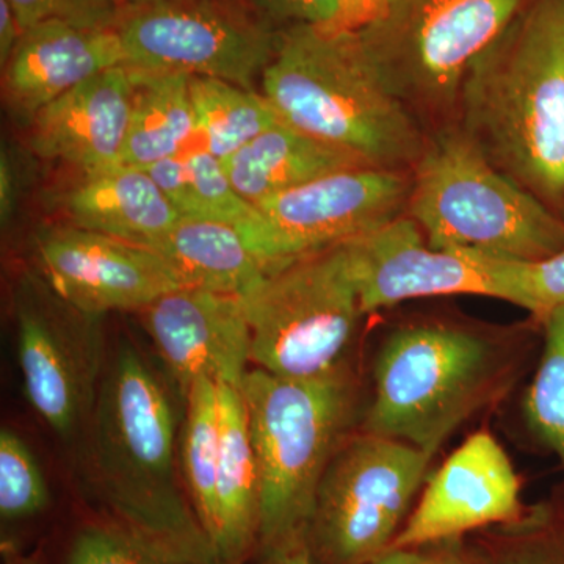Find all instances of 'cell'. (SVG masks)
Returning <instances> with one entry per match:
<instances>
[{
  "mask_svg": "<svg viewBox=\"0 0 564 564\" xmlns=\"http://www.w3.org/2000/svg\"><path fill=\"white\" fill-rule=\"evenodd\" d=\"M170 392L131 344L104 367L85 440V473L113 522L187 564H225L177 475L180 440Z\"/></svg>",
  "mask_w": 564,
  "mask_h": 564,
  "instance_id": "6da1fadb",
  "label": "cell"
},
{
  "mask_svg": "<svg viewBox=\"0 0 564 564\" xmlns=\"http://www.w3.org/2000/svg\"><path fill=\"white\" fill-rule=\"evenodd\" d=\"M456 124L497 170L562 214L564 0H532L474 58Z\"/></svg>",
  "mask_w": 564,
  "mask_h": 564,
  "instance_id": "7a4b0ae2",
  "label": "cell"
},
{
  "mask_svg": "<svg viewBox=\"0 0 564 564\" xmlns=\"http://www.w3.org/2000/svg\"><path fill=\"white\" fill-rule=\"evenodd\" d=\"M261 93L282 122L372 169L411 173L425 151L429 133L381 82L358 31L347 25H285Z\"/></svg>",
  "mask_w": 564,
  "mask_h": 564,
  "instance_id": "3957f363",
  "label": "cell"
},
{
  "mask_svg": "<svg viewBox=\"0 0 564 564\" xmlns=\"http://www.w3.org/2000/svg\"><path fill=\"white\" fill-rule=\"evenodd\" d=\"M240 391L261 485L259 551L306 544L318 485L347 440L355 406L350 377L288 380L254 367Z\"/></svg>",
  "mask_w": 564,
  "mask_h": 564,
  "instance_id": "277c9868",
  "label": "cell"
},
{
  "mask_svg": "<svg viewBox=\"0 0 564 564\" xmlns=\"http://www.w3.org/2000/svg\"><path fill=\"white\" fill-rule=\"evenodd\" d=\"M406 215L430 247L538 261L564 250V218L497 170L458 124L430 133Z\"/></svg>",
  "mask_w": 564,
  "mask_h": 564,
  "instance_id": "5b68a950",
  "label": "cell"
},
{
  "mask_svg": "<svg viewBox=\"0 0 564 564\" xmlns=\"http://www.w3.org/2000/svg\"><path fill=\"white\" fill-rule=\"evenodd\" d=\"M508 373L503 351L480 334L447 325L404 326L378 352L362 432L402 441L433 458L497 397Z\"/></svg>",
  "mask_w": 564,
  "mask_h": 564,
  "instance_id": "8992f818",
  "label": "cell"
},
{
  "mask_svg": "<svg viewBox=\"0 0 564 564\" xmlns=\"http://www.w3.org/2000/svg\"><path fill=\"white\" fill-rule=\"evenodd\" d=\"M532 0H378L367 61L426 133L456 124L464 73Z\"/></svg>",
  "mask_w": 564,
  "mask_h": 564,
  "instance_id": "52a82bcc",
  "label": "cell"
},
{
  "mask_svg": "<svg viewBox=\"0 0 564 564\" xmlns=\"http://www.w3.org/2000/svg\"><path fill=\"white\" fill-rule=\"evenodd\" d=\"M240 300L254 367L288 380L347 372L345 358L366 314L345 245L265 270Z\"/></svg>",
  "mask_w": 564,
  "mask_h": 564,
  "instance_id": "ba28073f",
  "label": "cell"
},
{
  "mask_svg": "<svg viewBox=\"0 0 564 564\" xmlns=\"http://www.w3.org/2000/svg\"><path fill=\"white\" fill-rule=\"evenodd\" d=\"M432 459L378 434L347 437L315 494L306 533L314 564H369L388 552Z\"/></svg>",
  "mask_w": 564,
  "mask_h": 564,
  "instance_id": "9c48e42d",
  "label": "cell"
},
{
  "mask_svg": "<svg viewBox=\"0 0 564 564\" xmlns=\"http://www.w3.org/2000/svg\"><path fill=\"white\" fill-rule=\"evenodd\" d=\"M124 65L251 88L272 61V22L237 0H159L122 10Z\"/></svg>",
  "mask_w": 564,
  "mask_h": 564,
  "instance_id": "30bf717a",
  "label": "cell"
},
{
  "mask_svg": "<svg viewBox=\"0 0 564 564\" xmlns=\"http://www.w3.org/2000/svg\"><path fill=\"white\" fill-rule=\"evenodd\" d=\"M411 173L340 170L252 204L236 229L265 270L340 247L406 214Z\"/></svg>",
  "mask_w": 564,
  "mask_h": 564,
  "instance_id": "8fae6325",
  "label": "cell"
},
{
  "mask_svg": "<svg viewBox=\"0 0 564 564\" xmlns=\"http://www.w3.org/2000/svg\"><path fill=\"white\" fill-rule=\"evenodd\" d=\"M13 314L29 403L62 440L84 436L107 361L101 317L70 306L40 274L18 282Z\"/></svg>",
  "mask_w": 564,
  "mask_h": 564,
  "instance_id": "7c38bea8",
  "label": "cell"
},
{
  "mask_svg": "<svg viewBox=\"0 0 564 564\" xmlns=\"http://www.w3.org/2000/svg\"><path fill=\"white\" fill-rule=\"evenodd\" d=\"M39 274L82 313H140L182 285L161 256L141 245L69 225L44 229L35 239Z\"/></svg>",
  "mask_w": 564,
  "mask_h": 564,
  "instance_id": "4fadbf2b",
  "label": "cell"
},
{
  "mask_svg": "<svg viewBox=\"0 0 564 564\" xmlns=\"http://www.w3.org/2000/svg\"><path fill=\"white\" fill-rule=\"evenodd\" d=\"M519 521L521 481L513 464L491 433L478 432L432 475L391 549H425Z\"/></svg>",
  "mask_w": 564,
  "mask_h": 564,
  "instance_id": "5bb4252c",
  "label": "cell"
},
{
  "mask_svg": "<svg viewBox=\"0 0 564 564\" xmlns=\"http://www.w3.org/2000/svg\"><path fill=\"white\" fill-rule=\"evenodd\" d=\"M139 314L182 402L199 378L242 386L251 332L240 296L180 288Z\"/></svg>",
  "mask_w": 564,
  "mask_h": 564,
  "instance_id": "9a60e30c",
  "label": "cell"
},
{
  "mask_svg": "<svg viewBox=\"0 0 564 564\" xmlns=\"http://www.w3.org/2000/svg\"><path fill=\"white\" fill-rule=\"evenodd\" d=\"M364 314L441 295L496 299L480 256L430 247L406 214L345 243Z\"/></svg>",
  "mask_w": 564,
  "mask_h": 564,
  "instance_id": "2e32d148",
  "label": "cell"
},
{
  "mask_svg": "<svg viewBox=\"0 0 564 564\" xmlns=\"http://www.w3.org/2000/svg\"><path fill=\"white\" fill-rule=\"evenodd\" d=\"M133 85L132 69L118 65L47 104L31 120L33 154L68 163L80 173L121 165Z\"/></svg>",
  "mask_w": 564,
  "mask_h": 564,
  "instance_id": "e0dca14e",
  "label": "cell"
},
{
  "mask_svg": "<svg viewBox=\"0 0 564 564\" xmlns=\"http://www.w3.org/2000/svg\"><path fill=\"white\" fill-rule=\"evenodd\" d=\"M118 65H124V52L117 31L40 22L22 31L2 68L3 101L31 122L47 104Z\"/></svg>",
  "mask_w": 564,
  "mask_h": 564,
  "instance_id": "ac0fdd59",
  "label": "cell"
},
{
  "mask_svg": "<svg viewBox=\"0 0 564 564\" xmlns=\"http://www.w3.org/2000/svg\"><path fill=\"white\" fill-rule=\"evenodd\" d=\"M52 204L65 225L147 248L181 218L147 170L122 163L82 173Z\"/></svg>",
  "mask_w": 564,
  "mask_h": 564,
  "instance_id": "d6986e66",
  "label": "cell"
},
{
  "mask_svg": "<svg viewBox=\"0 0 564 564\" xmlns=\"http://www.w3.org/2000/svg\"><path fill=\"white\" fill-rule=\"evenodd\" d=\"M218 413L217 521L210 540L223 563L245 564L259 549L261 485L240 388L218 383Z\"/></svg>",
  "mask_w": 564,
  "mask_h": 564,
  "instance_id": "ffe728a7",
  "label": "cell"
},
{
  "mask_svg": "<svg viewBox=\"0 0 564 564\" xmlns=\"http://www.w3.org/2000/svg\"><path fill=\"white\" fill-rule=\"evenodd\" d=\"M223 166L236 192L256 204L326 174L367 165L280 121L229 155Z\"/></svg>",
  "mask_w": 564,
  "mask_h": 564,
  "instance_id": "44dd1931",
  "label": "cell"
},
{
  "mask_svg": "<svg viewBox=\"0 0 564 564\" xmlns=\"http://www.w3.org/2000/svg\"><path fill=\"white\" fill-rule=\"evenodd\" d=\"M148 248L161 256L182 288L242 296L265 274L228 223L180 218Z\"/></svg>",
  "mask_w": 564,
  "mask_h": 564,
  "instance_id": "7402d4cb",
  "label": "cell"
},
{
  "mask_svg": "<svg viewBox=\"0 0 564 564\" xmlns=\"http://www.w3.org/2000/svg\"><path fill=\"white\" fill-rule=\"evenodd\" d=\"M131 69L135 85L121 163L148 170L176 158L198 140L191 76Z\"/></svg>",
  "mask_w": 564,
  "mask_h": 564,
  "instance_id": "603a6c76",
  "label": "cell"
},
{
  "mask_svg": "<svg viewBox=\"0 0 564 564\" xmlns=\"http://www.w3.org/2000/svg\"><path fill=\"white\" fill-rule=\"evenodd\" d=\"M147 172L181 218L236 226L251 210L252 204L232 187L220 159L199 143Z\"/></svg>",
  "mask_w": 564,
  "mask_h": 564,
  "instance_id": "cb8c5ba5",
  "label": "cell"
},
{
  "mask_svg": "<svg viewBox=\"0 0 564 564\" xmlns=\"http://www.w3.org/2000/svg\"><path fill=\"white\" fill-rule=\"evenodd\" d=\"M198 143L220 161L280 122L262 93L215 77H191Z\"/></svg>",
  "mask_w": 564,
  "mask_h": 564,
  "instance_id": "d4e9b609",
  "label": "cell"
},
{
  "mask_svg": "<svg viewBox=\"0 0 564 564\" xmlns=\"http://www.w3.org/2000/svg\"><path fill=\"white\" fill-rule=\"evenodd\" d=\"M184 404V425L180 436V473L193 510L210 540L217 521L215 486L220 454L217 381L199 378L185 397Z\"/></svg>",
  "mask_w": 564,
  "mask_h": 564,
  "instance_id": "484cf974",
  "label": "cell"
},
{
  "mask_svg": "<svg viewBox=\"0 0 564 564\" xmlns=\"http://www.w3.org/2000/svg\"><path fill=\"white\" fill-rule=\"evenodd\" d=\"M543 322V355L527 389L524 415L534 436L564 467V304Z\"/></svg>",
  "mask_w": 564,
  "mask_h": 564,
  "instance_id": "4316f807",
  "label": "cell"
},
{
  "mask_svg": "<svg viewBox=\"0 0 564 564\" xmlns=\"http://www.w3.org/2000/svg\"><path fill=\"white\" fill-rule=\"evenodd\" d=\"M477 254L488 270L497 300L516 304L541 321L563 306L564 250L538 261Z\"/></svg>",
  "mask_w": 564,
  "mask_h": 564,
  "instance_id": "83f0119b",
  "label": "cell"
},
{
  "mask_svg": "<svg viewBox=\"0 0 564 564\" xmlns=\"http://www.w3.org/2000/svg\"><path fill=\"white\" fill-rule=\"evenodd\" d=\"M51 503L50 488L39 462L20 434L0 433V518L7 524L29 521Z\"/></svg>",
  "mask_w": 564,
  "mask_h": 564,
  "instance_id": "f1b7e54d",
  "label": "cell"
},
{
  "mask_svg": "<svg viewBox=\"0 0 564 564\" xmlns=\"http://www.w3.org/2000/svg\"><path fill=\"white\" fill-rule=\"evenodd\" d=\"M65 564H187L107 519L79 527Z\"/></svg>",
  "mask_w": 564,
  "mask_h": 564,
  "instance_id": "f546056e",
  "label": "cell"
},
{
  "mask_svg": "<svg viewBox=\"0 0 564 564\" xmlns=\"http://www.w3.org/2000/svg\"><path fill=\"white\" fill-rule=\"evenodd\" d=\"M22 31L46 21L117 31L122 7L115 0H7Z\"/></svg>",
  "mask_w": 564,
  "mask_h": 564,
  "instance_id": "4dcf8cb0",
  "label": "cell"
},
{
  "mask_svg": "<svg viewBox=\"0 0 564 564\" xmlns=\"http://www.w3.org/2000/svg\"><path fill=\"white\" fill-rule=\"evenodd\" d=\"M248 3L270 22L326 25L339 24L347 0H248Z\"/></svg>",
  "mask_w": 564,
  "mask_h": 564,
  "instance_id": "1f68e13d",
  "label": "cell"
},
{
  "mask_svg": "<svg viewBox=\"0 0 564 564\" xmlns=\"http://www.w3.org/2000/svg\"><path fill=\"white\" fill-rule=\"evenodd\" d=\"M521 534H516L499 549L496 564H564V541L540 530V522H529Z\"/></svg>",
  "mask_w": 564,
  "mask_h": 564,
  "instance_id": "d6a6232c",
  "label": "cell"
},
{
  "mask_svg": "<svg viewBox=\"0 0 564 564\" xmlns=\"http://www.w3.org/2000/svg\"><path fill=\"white\" fill-rule=\"evenodd\" d=\"M22 29L7 0H0V65H7L21 39Z\"/></svg>",
  "mask_w": 564,
  "mask_h": 564,
  "instance_id": "836d02e7",
  "label": "cell"
},
{
  "mask_svg": "<svg viewBox=\"0 0 564 564\" xmlns=\"http://www.w3.org/2000/svg\"><path fill=\"white\" fill-rule=\"evenodd\" d=\"M14 206V172L11 161L6 151H2V162H0V215L2 221H9L13 214Z\"/></svg>",
  "mask_w": 564,
  "mask_h": 564,
  "instance_id": "e575fe53",
  "label": "cell"
},
{
  "mask_svg": "<svg viewBox=\"0 0 564 564\" xmlns=\"http://www.w3.org/2000/svg\"><path fill=\"white\" fill-rule=\"evenodd\" d=\"M425 555L429 564H477L459 547L458 540L429 545Z\"/></svg>",
  "mask_w": 564,
  "mask_h": 564,
  "instance_id": "d590c367",
  "label": "cell"
},
{
  "mask_svg": "<svg viewBox=\"0 0 564 564\" xmlns=\"http://www.w3.org/2000/svg\"><path fill=\"white\" fill-rule=\"evenodd\" d=\"M262 564H314L306 544L262 554Z\"/></svg>",
  "mask_w": 564,
  "mask_h": 564,
  "instance_id": "8d00e7d4",
  "label": "cell"
},
{
  "mask_svg": "<svg viewBox=\"0 0 564 564\" xmlns=\"http://www.w3.org/2000/svg\"><path fill=\"white\" fill-rule=\"evenodd\" d=\"M369 564H429L422 549H391Z\"/></svg>",
  "mask_w": 564,
  "mask_h": 564,
  "instance_id": "74e56055",
  "label": "cell"
},
{
  "mask_svg": "<svg viewBox=\"0 0 564 564\" xmlns=\"http://www.w3.org/2000/svg\"><path fill=\"white\" fill-rule=\"evenodd\" d=\"M2 564H44L40 552L36 554H24L13 543H2Z\"/></svg>",
  "mask_w": 564,
  "mask_h": 564,
  "instance_id": "f35d334b",
  "label": "cell"
},
{
  "mask_svg": "<svg viewBox=\"0 0 564 564\" xmlns=\"http://www.w3.org/2000/svg\"><path fill=\"white\" fill-rule=\"evenodd\" d=\"M115 2L120 3L122 9H132V7L150 6L159 0H115Z\"/></svg>",
  "mask_w": 564,
  "mask_h": 564,
  "instance_id": "ab89813d",
  "label": "cell"
}]
</instances>
